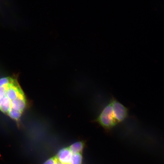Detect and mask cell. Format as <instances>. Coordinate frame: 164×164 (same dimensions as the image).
I'll list each match as a JSON object with an SVG mask.
<instances>
[{"label": "cell", "instance_id": "10", "mask_svg": "<svg viewBox=\"0 0 164 164\" xmlns=\"http://www.w3.org/2000/svg\"><path fill=\"white\" fill-rule=\"evenodd\" d=\"M12 83L8 78L2 77L0 78V87L2 86H7Z\"/></svg>", "mask_w": 164, "mask_h": 164}, {"label": "cell", "instance_id": "9", "mask_svg": "<svg viewBox=\"0 0 164 164\" xmlns=\"http://www.w3.org/2000/svg\"><path fill=\"white\" fill-rule=\"evenodd\" d=\"M22 112L11 108L8 112L9 115L12 119L18 120L21 117Z\"/></svg>", "mask_w": 164, "mask_h": 164}, {"label": "cell", "instance_id": "8", "mask_svg": "<svg viewBox=\"0 0 164 164\" xmlns=\"http://www.w3.org/2000/svg\"><path fill=\"white\" fill-rule=\"evenodd\" d=\"M82 153H73L70 164H82Z\"/></svg>", "mask_w": 164, "mask_h": 164}, {"label": "cell", "instance_id": "6", "mask_svg": "<svg viewBox=\"0 0 164 164\" xmlns=\"http://www.w3.org/2000/svg\"><path fill=\"white\" fill-rule=\"evenodd\" d=\"M85 146V142L84 141H79L76 142L68 147L73 153H82Z\"/></svg>", "mask_w": 164, "mask_h": 164}, {"label": "cell", "instance_id": "3", "mask_svg": "<svg viewBox=\"0 0 164 164\" xmlns=\"http://www.w3.org/2000/svg\"><path fill=\"white\" fill-rule=\"evenodd\" d=\"M73 153L67 146L61 149L55 156L59 162L63 164H70Z\"/></svg>", "mask_w": 164, "mask_h": 164}, {"label": "cell", "instance_id": "2", "mask_svg": "<svg viewBox=\"0 0 164 164\" xmlns=\"http://www.w3.org/2000/svg\"><path fill=\"white\" fill-rule=\"evenodd\" d=\"M111 105L115 118L119 124L124 121L128 116V109L114 97L109 102Z\"/></svg>", "mask_w": 164, "mask_h": 164}, {"label": "cell", "instance_id": "1", "mask_svg": "<svg viewBox=\"0 0 164 164\" xmlns=\"http://www.w3.org/2000/svg\"><path fill=\"white\" fill-rule=\"evenodd\" d=\"M93 122L102 127L106 133H110L113 128L118 123L115 118L110 102L104 108Z\"/></svg>", "mask_w": 164, "mask_h": 164}, {"label": "cell", "instance_id": "4", "mask_svg": "<svg viewBox=\"0 0 164 164\" xmlns=\"http://www.w3.org/2000/svg\"><path fill=\"white\" fill-rule=\"evenodd\" d=\"M24 94L18 86L12 83L7 86L6 96L11 100H13L19 96Z\"/></svg>", "mask_w": 164, "mask_h": 164}, {"label": "cell", "instance_id": "12", "mask_svg": "<svg viewBox=\"0 0 164 164\" xmlns=\"http://www.w3.org/2000/svg\"><path fill=\"white\" fill-rule=\"evenodd\" d=\"M56 164H63L60 162H59L58 160H57V162L56 163Z\"/></svg>", "mask_w": 164, "mask_h": 164}, {"label": "cell", "instance_id": "7", "mask_svg": "<svg viewBox=\"0 0 164 164\" xmlns=\"http://www.w3.org/2000/svg\"><path fill=\"white\" fill-rule=\"evenodd\" d=\"M11 108L12 101L5 96L0 101V110L4 113H8Z\"/></svg>", "mask_w": 164, "mask_h": 164}, {"label": "cell", "instance_id": "11", "mask_svg": "<svg viewBox=\"0 0 164 164\" xmlns=\"http://www.w3.org/2000/svg\"><path fill=\"white\" fill-rule=\"evenodd\" d=\"M57 161L56 157L54 156L49 159L43 164H56Z\"/></svg>", "mask_w": 164, "mask_h": 164}, {"label": "cell", "instance_id": "5", "mask_svg": "<svg viewBox=\"0 0 164 164\" xmlns=\"http://www.w3.org/2000/svg\"><path fill=\"white\" fill-rule=\"evenodd\" d=\"M26 106V100L24 95L19 96L12 101V108L22 112L25 109Z\"/></svg>", "mask_w": 164, "mask_h": 164}]
</instances>
